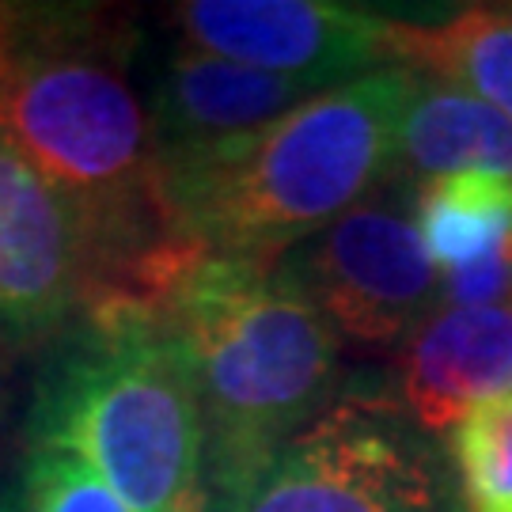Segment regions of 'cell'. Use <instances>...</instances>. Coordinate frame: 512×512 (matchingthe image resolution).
Here are the masks:
<instances>
[{
	"label": "cell",
	"instance_id": "obj_1",
	"mask_svg": "<svg viewBox=\"0 0 512 512\" xmlns=\"http://www.w3.org/2000/svg\"><path fill=\"white\" fill-rule=\"evenodd\" d=\"M129 54L133 35L110 8L0 4V141L73 205L92 262L88 293L179 236Z\"/></svg>",
	"mask_w": 512,
	"mask_h": 512
},
{
	"label": "cell",
	"instance_id": "obj_2",
	"mask_svg": "<svg viewBox=\"0 0 512 512\" xmlns=\"http://www.w3.org/2000/svg\"><path fill=\"white\" fill-rule=\"evenodd\" d=\"M410 92L414 73L384 65L202 160L160 167L171 228L213 255L281 262L399 175Z\"/></svg>",
	"mask_w": 512,
	"mask_h": 512
},
{
	"label": "cell",
	"instance_id": "obj_3",
	"mask_svg": "<svg viewBox=\"0 0 512 512\" xmlns=\"http://www.w3.org/2000/svg\"><path fill=\"white\" fill-rule=\"evenodd\" d=\"M156 327L202 403V475L228 497L338 399L342 338L281 262L205 255L164 300Z\"/></svg>",
	"mask_w": 512,
	"mask_h": 512
},
{
	"label": "cell",
	"instance_id": "obj_4",
	"mask_svg": "<svg viewBox=\"0 0 512 512\" xmlns=\"http://www.w3.org/2000/svg\"><path fill=\"white\" fill-rule=\"evenodd\" d=\"M27 444L65 448L129 512H167L205 471L190 368L156 323L80 319L35 387Z\"/></svg>",
	"mask_w": 512,
	"mask_h": 512
},
{
	"label": "cell",
	"instance_id": "obj_5",
	"mask_svg": "<svg viewBox=\"0 0 512 512\" xmlns=\"http://www.w3.org/2000/svg\"><path fill=\"white\" fill-rule=\"evenodd\" d=\"M232 501L236 512H459L444 452L384 384L342 387Z\"/></svg>",
	"mask_w": 512,
	"mask_h": 512
},
{
	"label": "cell",
	"instance_id": "obj_6",
	"mask_svg": "<svg viewBox=\"0 0 512 512\" xmlns=\"http://www.w3.org/2000/svg\"><path fill=\"white\" fill-rule=\"evenodd\" d=\"M418 183L395 175L372 198L281 258L296 285L357 346H403L440 308V274L414 217Z\"/></svg>",
	"mask_w": 512,
	"mask_h": 512
},
{
	"label": "cell",
	"instance_id": "obj_7",
	"mask_svg": "<svg viewBox=\"0 0 512 512\" xmlns=\"http://www.w3.org/2000/svg\"><path fill=\"white\" fill-rule=\"evenodd\" d=\"M167 19L186 46L262 73L338 88L391 65L387 19L327 0H186Z\"/></svg>",
	"mask_w": 512,
	"mask_h": 512
},
{
	"label": "cell",
	"instance_id": "obj_8",
	"mask_svg": "<svg viewBox=\"0 0 512 512\" xmlns=\"http://www.w3.org/2000/svg\"><path fill=\"white\" fill-rule=\"evenodd\" d=\"M88 239L73 205L0 141V357L54 342L88 293Z\"/></svg>",
	"mask_w": 512,
	"mask_h": 512
},
{
	"label": "cell",
	"instance_id": "obj_9",
	"mask_svg": "<svg viewBox=\"0 0 512 512\" xmlns=\"http://www.w3.org/2000/svg\"><path fill=\"white\" fill-rule=\"evenodd\" d=\"M319 92L327 88L262 73L194 46H175L152 84L148 107L156 164L175 167L202 160L239 137L266 129Z\"/></svg>",
	"mask_w": 512,
	"mask_h": 512
},
{
	"label": "cell",
	"instance_id": "obj_10",
	"mask_svg": "<svg viewBox=\"0 0 512 512\" xmlns=\"http://www.w3.org/2000/svg\"><path fill=\"white\" fill-rule=\"evenodd\" d=\"M512 391V304L437 308L403 346L395 399L425 433H452L478 403Z\"/></svg>",
	"mask_w": 512,
	"mask_h": 512
},
{
	"label": "cell",
	"instance_id": "obj_11",
	"mask_svg": "<svg viewBox=\"0 0 512 512\" xmlns=\"http://www.w3.org/2000/svg\"><path fill=\"white\" fill-rule=\"evenodd\" d=\"M421 243L440 274V308L512 304V179L444 175L414 194Z\"/></svg>",
	"mask_w": 512,
	"mask_h": 512
},
{
	"label": "cell",
	"instance_id": "obj_12",
	"mask_svg": "<svg viewBox=\"0 0 512 512\" xmlns=\"http://www.w3.org/2000/svg\"><path fill=\"white\" fill-rule=\"evenodd\" d=\"M467 171L512 179V118L452 84L414 73L399 126V175L425 183Z\"/></svg>",
	"mask_w": 512,
	"mask_h": 512
},
{
	"label": "cell",
	"instance_id": "obj_13",
	"mask_svg": "<svg viewBox=\"0 0 512 512\" xmlns=\"http://www.w3.org/2000/svg\"><path fill=\"white\" fill-rule=\"evenodd\" d=\"M391 65L433 76L512 118V12L463 8L437 23L387 19Z\"/></svg>",
	"mask_w": 512,
	"mask_h": 512
},
{
	"label": "cell",
	"instance_id": "obj_14",
	"mask_svg": "<svg viewBox=\"0 0 512 512\" xmlns=\"http://www.w3.org/2000/svg\"><path fill=\"white\" fill-rule=\"evenodd\" d=\"M444 456L459 512H512V391L459 418Z\"/></svg>",
	"mask_w": 512,
	"mask_h": 512
},
{
	"label": "cell",
	"instance_id": "obj_15",
	"mask_svg": "<svg viewBox=\"0 0 512 512\" xmlns=\"http://www.w3.org/2000/svg\"><path fill=\"white\" fill-rule=\"evenodd\" d=\"M0 512H129L122 497L80 456L27 444L16 475L0 490Z\"/></svg>",
	"mask_w": 512,
	"mask_h": 512
},
{
	"label": "cell",
	"instance_id": "obj_16",
	"mask_svg": "<svg viewBox=\"0 0 512 512\" xmlns=\"http://www.w3.org/2000/svg\"><path fill=\"white\" fill-rule=\"evenodd\" d=\"M167 512H236V501L202 475Z\"/></svg>",
	"mask_w": 512,
	"mask_h": 512
}]
</instances>
